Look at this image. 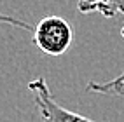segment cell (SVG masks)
<instances>
[{
  "label": "cell",
  "mask_w": 124,
  "mask_h": 122,
  "mask_svg": "<svg viewBox=\"0 0 124 122\" xmlns=\"http://www.w3.org/2000/svg\"><path fill=\"white\" fill-rule=\"evenodd\" d=\"M33 42L47 56H61L73 42V30L61 16H46L33 30Z\"/></svg>",
  "instance_id": "6da1fadb"
},
{
  "label": "cell",
  "mask_w": 124,
  "mask_h": 122,
  "mask_svg": "<svg viewBox=\"0 0 124 122\" xmlns=\"http://www.w3.org/2000/svg\"><path fill=\"white\" fill-rule=\"evenodd\" d=\"M28 89L33 96V101L37 105V110L40 113L42 122H98V120L84 117L80 113H73L65 107H61L56 101L47 82L42 77L28 82Z\"/></svg>",
  "instance_id": "7a4b0ae2"
},
{
  "label": "cell",
  "mask_w": 124,
  "mask_h": 122,
  "mask_svg": "<svg viewBox=\"0 0 124 122\" xmlns=\"http://www.w3.org/2000/svg\"><path fill=\"white\" fill-rule=\"evenodd\" d=\"M86 89L89 93H98V94H107V96H119L124 98V80H108V82H87Z\"/></svg>",
  "instance_id": "3957f363"
},
{
  "label": "cell",
  "mask_w": 124,
  "mask_h": 122,
  "mask_svg": "<svg viewBox=\"0 0 124 122\" xmlns=\"http://www.w3.org/2000/svg\"><path fill=\"white\" fill-rule=\"evenodd\" d=\"M103 18H114L117 14H124V0H101L96 7Z\"/></svg>",
  "instance_id": "277c9868"
},
{
  "label": "cell",
  "mask_w": 124,
  "mask_h": 122,
  "mask_svg": "<svg viewBox=\"0 0 124 122\" xmlns=\"http://www.w3.org/2000/svg\"><path fill=\"white\" fill-rule=\"evenodd\" d=\"M0 24H11V26H18V28H23V30H26V31H33L35 28L31 26V24L28 23H24L18 18H12V16H5L0 12Z\"/></svg>",
  "instance_id": "5b68a950"
},
{
  "label": "cell",
  "mask_w": 124,
  "mask_h": 122,
  "mask_svg": "<svg viewBox=\"0 0 124 122\" xmlns=\"http://www.w3.org/2000/svg\"><path fill=\"white\" fill-rule=\"evenodd\" d=\"M101 0H79L77 2V9L82 14H89V12H96V7Z\"/></svg>",
  "instance_id": "8992f818"
},
{
  "label": "cell",
  "mask_w": 124,
  "mask_h": 122,
  "mask_svg": "<svg viewBox=\"0 0 124 122\" xmlns=\"http://www.w3.org/2000/svg\"><path fill=\"white\" fill-rule=\"evenodd\" d=\"M114 80H117V82H121V80H124V72L121 73V75H119V77H115Z\"/></svg>",
  "instance_id": "52a82bcc"
},
{
  "label": "cell",
  "mask_w": 124,
  "mask_h": 122,
  "mask_svg": "<svg viewBox=\"0 0 124 122\" xmlns=\"http://www.w3.org/2000/svg\"><path fill=\"white\" fill-rule=\"evenodd\" d=\"M121 35H122V38H124V26H122V30H121Z\"/></svg>",
  "instance_id": "ba28073f"
}]
</instances>
